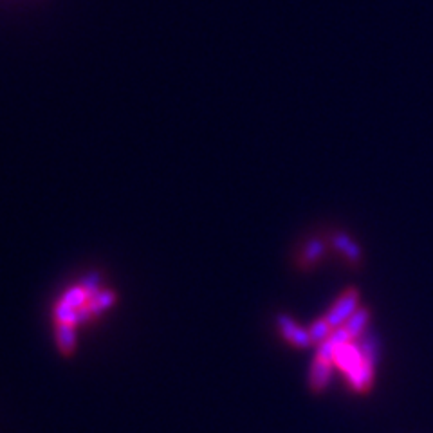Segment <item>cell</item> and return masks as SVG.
Listing matches in <instances>:
<instances>
[{
    "label": "cell",
    "instance_id": "52a82bcc",
    "mask_svg": "<svg viewBox=\"0 0 433 433\" xmlns=\"http://www.w3.org/2000/svg\"><path fill=\"white\" fill-rule=\"evenodd\" d=\"M56 342H58V347H60L61 352L73 354L74 347H76V332H74V325H67V323H58Z\"/></svg>",
    "mask_w": 433,
    "mask_h": 433
},
{
    "label": "cell",
    "instance_id": "5b68a950",
    "mask_svg": "<svg viewBox=\"0 0 433 433\" xmlns=\"http://www.w3.org/2000/svg\"><path fill=\"white\" fill-rule=\"evenodd\" d=\"M332 245L336 248L347 260L350 262H357L361 257H363V251H361L360 245L352 240L347 233H336L332 237Z\"/></svg>",
    "mask_w": 433,
    "mask_h": 433
},
{
    "label": "cell",
    "instance_id": "ba28073f",
    "mask_svg": "<svg viewBox=\"0 0 433 433\" xmlns=\"http://www.w3.org/2000/svg\"><path fill=\"white\" fill-rule=\"evenodd\" d=\"M307 330H309V336H311L312 343H318L320 345V343L325 342L327 337L334 332V327L330 325L325 316H323V318H318L316 322H312L311 327Z\"/></svg>",
    "mask_w": 433,
    "mask_h": 433
},
{
    "label": "cell",
    "instance_id": "6da1fadb",
    "mask_svg": "<svg viewBox=\"0 0 433 433\" xmlns=\"http://www.w3.org/2000/svg\"><path fill=\"white\" fill-rule=\"evenodd\" d=\"M334 365L345 374L347 381L354 390H367L372 384L374 365L365 360L357 343L349 342L340 347L334 356Z\"/></svg>",
    "mask_w": 433,
    "mask_h": 433
},
{
    "label": "cell",
    "instance_id": "277c9868",
    "mask_svg": "<svg viewBox=\"0 0 433 433\" xmlns=\"http://www.w3.org/2000/svg\"><path fill=\"white\" fill-rule=\"evenodd\" d=\"M330 376H332V363L323 357L316 356L315 363L311 367V376H309V381H311L312 390L320 392L329 384Z\"/></svg>",
    "mask_w": 433,
    "mask_h": 433
},
{
    "label": "cell",
    "instance_id": "30bf717a",
    "mask_svg": "<svg viewBox=\"0 0 433 433\" xmlns=\"http://www.w3.org/2000/svg\"><path fill=\"white\" fill-rule=\"evenodd\" d=\"M323 250H325V245L320 238H311L303 248V262H307V264L316 262L323 255Z\"/></svg>",
    "mask_w": 433,
    "mask_h": 433
},
{
    "label": "cell",
    "instance_id": "8992f818",
    "mask_svg": "<svg viewBox=\"0 0 433 433\" xmlns=\"http://www.w3.org/2000/svg\"><path fill=\"white\" fill-rule=\"evenodd\" d=\"M368 318H370V312H368L367 309H357V311L347 320V323L343 327H345L347 332L350 334L352 340H357V337H361L367 332Z\"/></svg>",
    "mask_w": 433,
    "mask_h": 433
},
{
    "label": "cell",
    "instance_id": "3957f363",
    "mask_svg": "<svg viewBox=\"0 0 433 433\" xmlns=\"http://www.w3.org/2000/svg\"><path fill=\"white\" fill-rule=\"evenodd\" d=\"M276 323H278V329H280L282 336H284L285 340H287L289 343H292L295 347L303 349V347L312 345V340H311V336H309V330L302 329V327H300L298 323L291 318V316L280 315L278 316V320H276Z\"/></svg>",
    "mask_w": 433,
    "mask_h": 433
},
{
    "label": "cell",
    "instance_id": "9c48e42d",
    "mask_svg": "<svg viewBox=\"0 0 433 433\" xmlns=\"http://www.w3.org/2000/svg\"><path fill=\"white\" fill-rule=\"evenodd\" d=\"M361 349V352H363L365 360L368 361V363L376 365L377 361V340L376 336H372V334L365 332L363 336H361V342L357 343Z\"/></svg>",
    "mask_w": 433,
    "mask_h": 433
},
{
    "label": "cell",
    "instance_id": "8fae6325",
    "mask_svg": "<svg viewBox=\"0 0 433 433\" xmlns=\"http://www.w3.org/2000/svg\"><path fill=\"white\" fill-rule=\"evenodd\" d=\"M80 287L83 289V291L87 292L88 296L98 295V292H100V289H101V275H100V272H88L83 280H81Z\"/></svg>",
    "mask_w": 433,
    "mask_h": 433
},
{
    "label": "cell",
    "instance_id": "7a4b0ae2",
    "mask_svg": "<svg viewBox=\"0 0 433 433\" xmlns=\"http://www.w3.org/2000/svg\"><path fill=\"white\" fill-rule=\"evenodd\" d=\"M357 309H360V295H357L356 289H349V291L343 292V295L334 302V305L330 307V311L327 312L325 318L334 329H340V327L345 325L347 320H349Z\"/></svg>",
    "mask_w": 433,
    "mask_h": 433
}]
</instances>
